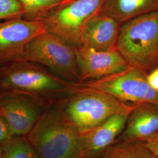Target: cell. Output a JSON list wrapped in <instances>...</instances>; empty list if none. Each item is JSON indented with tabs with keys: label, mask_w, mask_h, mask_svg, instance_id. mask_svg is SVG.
Returning a JSON list of instances; mask_svg holds the SVG:
<instances>
[{
	"label": "cell",
	"mask_w": 158,
	"mask_h": 158,
	"mask_svg": "<svg viewBox=\"0 0 158 158\" xmlns=\"http://www.w3.org/2000/svg\"><path fill=\"white\" fill-rule=\"evenodd\" d=\"M77 86L34 63L18 60L0 67V96L22 94L52 104Z\"/></svg>",
	"instance_id": "cell-1"
},
{
	"label": "cell",
	"mask_w": 158,
	"mask_h": 158,
	"mask_svg": "<svg viewBox=\"0 0 158 158\" xmlns=\"http://www.w3.org/2000/svg\"><path fill=\"white\" fill-rule=\"evenodd\" d=\"M146 75L130 66L121 72L80 85L105 92L122 102L158 106V91L149 85Z\"/></svg>",
	"instance_id": "cell-7"
},
{
	"label": "cell",
	"mask_w": 158,
	"mask_h": 158,
	"mask_svg": "<svg viewBox=\"0 0 158 158\" xmlns=\"http://www.w3.org/2000/svg\"><path fill=\"white\" fill-rule=\"evenodd\" d=\"M121 23L100 12L85 24L78 46L96 51H107L116 47Z\"/></svg>",
	"instance_id": "cell-12"
},
{
	"label": "cell",
	"mask_w": 158,
	"mask_h": 158,
	"mask_svg": "<svg viewBox=\"0 0 158 158\" xmlns=\"http://www.w3.org/2000/svg\"><path fill=\"white\" fill-rule=\"evenodd\" d=\"M51 103L22 94L0 96V117L10 125L14 136L27 135Z\"/></svg>",
	"instance_id": "cell-8"
},
{
	"label": "cell",
	"mask_w": 158,
	"mask_h": 158,
	"mask_svg": "<svg viewBox=\"0 0 158 158\" xmlns=\"http://www.w3.org/2000/svg\"><path fill=\"white\" fill-rule=\"evenodd\" d=\"M45 32L42 21L17 18L0 22V67L18 61L29 42Z\"/></svg>",
	"instance_id": "cell-9"
},
{
	"label": "cell",
	"mask_w": 158,
	"mask_h": 158,
	"mask_svg": "<svg viewBox=\"0 0 158 158\" xmlns=\"http://www.w3.org/2000/svg\"><path fill=\"white\" fill-rule=\"evenodd\" d=\"M53 103L80 132L96 127L115 114L131 111L139 104L122 102L105 92L81 85Z\"/></svg>",
	"instance_id": "cell-2"
},
{
	"label": "cell",
	"mask_w": 158,
	"mask_h": 158,
	"mask_svg": "<svg viewBox=\"0 0 158 158\" xmlns=\"http://www.w3.org/2000/svg\"><path fill=\"white\" fill-rule=\"evenodd\" d=\"M116 48L130 66L143 73L158 68V11L122 23Z\"/></svg>",
	"instance_id": "cell-4"
},
{
	"label": "cell",
	"mask_w": 158,
	"mask_h": 158,
	"mask_svg": "<svg viewBox=\"0 0 158 158\" xmlns=\"http://www.w3.org/2000/svg\"><path fill=\"white\" fill-rule=\"evenodd\" d=\"M23 4L26 15L23 19L41 21L52 11L67 4L73 0H19Z\"/></svg>",
	"instance_id": "cell-16"
},
{
	"label": "cell",
	"mask_w": 158,
	"mask_h": 158,
	"mask_svg": "<svg viewBox=\"0 0 158 158\" xmlns=\"http://www.w3.org/2000/svg\"><path fill=\"white\" fill-rule=\"evenodd\" d=\"M25 137L40 158H84L80 132L53 103Z\"/></svg>",
	"instance_id": "cell-3"
},
{
	"label": "cell",
	"mask_w": 158,
	"mask_h": 158,
	"mask_svg": "<svg viewBox=\"0 0 158 158\" xmlns=\"http://www.w3.org/2000/svg\"><path fill=\"white\" fill-rule=\"evenodd\" d=\"M18 60L45 66L62 79L79 85L75 47L54 34L46 31L34 38Z\"/></svg>",
	"instance_id": "cell-5"
},
{
	"label": "cell",
	"mask_w": 158,
	"mask_h": 158,
	"mask_svg": "<svg viewBox=\"0 0 158 158\" xmlns=\"http://www.w3.org/2000/svg\"><path fill=\"white\" fill-rule=\"evenodd\" d=\"M79 69V85L121 72L130 67L117 48L107 51H96L75 47Z\"/></svg>",
	"instance_id": "cell-10"
},
{
	"label": "cell",
	"mask_w": 158,
	"mask_h": 158,
	"mask_svg": "<svg viewBox=\"0 0 158 158\" xmlns=\"http://www.w3.org/2000/svg\"><path fill=\"white\" fill-rule=\"evenodd\" d=\"M158 11V0H104L100 12L123 23L136 17Z\"/></svg>",
	"instance_id": "cell-14"
},
{
	"label": "cell",
	"mask_w": 158,
	"mask_h": 158,
	"mask_svg": "<svg viewBox=\"0 0 158 158\" xmlns=\"http://www.w3.org/2000/svg\"><path fill=\"white\" fill-rule=\"evenodd\" d=\"M26 10L19 0H0V22L23 18Z\"/></svg>",
	"instance_id": "cell-18"
},
{
	"label": "cell",
	"mask_w": 158,
	"mask_h": 158,
	"mask_svg": "<svg viewBox=\"0 0 158 158\" xmlns=\"http://www.w3.org/2000/svg\"><path fill=\"white\" fill-rule=\"evenodd\" d=\"M132 110L115 114L96 127L80 132L83 158H97L114 144Z\"/></svg>",
	"instance_id": "cell-11"
},
{
	"label": "cell",
	"mask_w": 158,
	"mask_h": 158,
	"mask_svg": "<svg viewBox=\"0 0 158 158\" xmlns=\"http://www.w3.org/2000/svg\"><path fill=\"white\" fill-rule=\"evenodd\" d=\"M0 158H3V156H2V149L0 147Z\"/></svg>",
	"instance_id": "cell-22"
},
{
	"label": "cell",
	"mask_w": 158,
	"mask_h": 158,
	"mask_svg": "<svg viewBox=\"0 0 158 158\" xmlns=\"http://www.w3.org/2000/svg\"><path fill=\"white\" fill-rule=\"evenodd\" d=\"M146 145L156 156H158V131L145 142Z\"/></svg>",
	"instance_id": "cell-21"
},
{
	"label": "cell",
	"mask_w": 158,
	"mask_h": 158,
	"mask_svg": "<svg viewBox=\"0 0 158 158\" xmlns=\"http://www.w3.org/2000/svg\"><path fill=\"white\" fill-rule=\"evenodd\" d=\"M158 131V106L139 103L130 113L114 143L145 142Z\"/></svg>",
	"instance_id": "cell-13"
},
{
	"label": "cell",
	"mask_w": 158,
	"mask_h": 158,
	"mask_svg": "<svg viewBox=\"0 0 158 158\" xmlns=\"http://www.w3.org/2000/svg\"><path fill=\"white\" fill-rule=\"evenodd\" d=\"M104 0H73L52 11L41 21L46 31L77 47L85 24L100 11Z\"/></svg>",
	"instance_id": "cell-6"
},
{
	"label": "cell",
	"mask_w": 158,
	"mask_h": 158,
	"mask_svg": "<svg viewBox=\"0 0 158 158\" xmlns=\"http://www.w3.org/2000/svg\"><path fill=\"white\" fill-rule=\"evenodd\" d=\"M147 81L155 90L158 91V68H155L146 75Z\"/></svg>",
	"instance_id": "cell-20"
},
{
	"label": "cell",
	"mask_w": 158,
	"mask_h": 158,
	"mask_svg": "<svg viewBox=\"0 0 158 158\" xmlns=\"http://www.w3.org/2000/svg\"><path fill=\"white\" fill-rule=\"evenodd\" d=\"M0 147L3 158H40L25 136H13Z\"/></svg>",
	"instance_id": "cell-17"
},
{
	"label": "cell",
	"mask_w": 158,
	"mask_h": 158,
	"mask_svg": "<svg viewBox=\"0 0 158 158\" xmlns=\"http://www.w3.org/2000/svg\"><path fill=\"white\" fill-rule=\"evenodd\" d=\"M156 158H158V156H156Z\"/></svg>",
	"instance_id": "cell-23"
},
{
	"label": "cell",
	"mask_w": 158,
	"mask_h": 158,
	"mask_svg": "<svg viewBox=\"0 0 158 158\" xmlns=\"http://www.w3.org/2000/svg\"><path fill=\"white\" fill-rule=\"evenodd\" d=\"M145 142L114 143L97 158H156Z\"/></svg>",
	"instance_id": "cell-15"
},
{
	"label": "cell",
	"mask_w": 158,
	"mask_h": 158,
	"mask_svg": "<svg viewBox=\"0 0 158 158\" xmlns=\"http://www.w3.org/2000/svg\"><path fill=\"white\" fill-rule=\"evenodd\" d=\"M14 136L8 123L0 117V146Z\"/></svg>",
	"instance_id": "cell-19"
}]
</instances>
